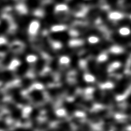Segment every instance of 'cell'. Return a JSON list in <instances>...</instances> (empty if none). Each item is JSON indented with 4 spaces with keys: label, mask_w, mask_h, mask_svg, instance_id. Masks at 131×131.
Listing matches in <instances>:
<instances>
[{
    "label": "cell",
    "mask_w": 131,
    "mask_h": 131,
    "mask_svg": "<svg viewBox=\"0 0 131 131\" xmlns=\"http://www.w3.org/2000/svg\"><path fill=\"white\" fill-rule=\"evenodd\" d=\"M40 23L37 20H33L29 24L28 31L29 34L35 35L37 34L40 28Z\"/></svg>",
    "instance_id": "6da1fadb"
},
{
    "label": "cell",
    "mask_w": 131,
    "mask_h": 131,
    "mask_svg": "<svg viewBox=\"0 0 131 131\" xmlns=\"http://www.w3.org/2000/svg\"><path fill=\"white\" fill-rule=\"evenodd\" d=\"M108 18L112 21H118L124 18V15L120 12L117 11H111L108 14Z\"/></svg>",
    "instance_id": "7a4b0ae2"
},
{
    "label": "cell",
    "mask_w": 131,
    "mask_h": 131,
    "mask_svg": "<svg viewBox=\"0 0 131 131\" xmlns=\"http://www.w3.org/2000/svg\"><path fill=\"white\" fill-rule=\"evenodd\" d=\"M11 93L15 100L19 103H25V100L24 98L22 97V95L20 94V92L18 89H14L11 91Z\"/></svg>",
    "instance_id": "3957f363"
},
{
    "label": "cell",
    "mask_w": 131,
    "mask_h": 131,
    "mask_svg": "<svg viewBox=\"0 0 131 131\" xmlns=\"http://www.w3.org/2000/svg\"><path fill=\"white\" fill-rule=\"evenodd\" d=\"M118 33L122 37H127L131 35V29L127 26H123L118 29Z\"/></svg>",
    "instance_id": "277c9868"
},
{
    "label": "cell",
    "mask_w": 131,
    "mask_h": 131,
    "mask_svg": "<svg viewBox=\"0 0 131 131\" xmlns=\"http://www.w3.org/2000/svg\"><path fill=\"white\" fill-rule=\"evenodd\" d=\"M83 40L80 39H72L69 41V45L71 47H76L83 45Z\"/></svg>",
    "instance_id": "5b68a950"
},
{
    "label": "cell",
    "mask_w": 131,
    "mask_h": 131,
    "mask_svg": "<svg viewBox=\"0 0 131 131\" xmlns=\"http://www.w3.org/2000/svg\"><path fill=\"white\" fill-rule=\"evenodd\" d=\"M9 106L10 111H11L12 114L14 118H18L20 117L21 115V113L20 111L17 108L11 105Z\"/></svg>",
    "instance_id": "8992f818"
},
{
    "label": "cell",
    "mask_w": 131,
    "mask_h": 131,
    "mask_svg": "<svg viewBox=\"0 0 131 131\" xmlns=\"http://www.w3.org/2000/svg\"><path fill=\"white\" fill-rule=\"evenodd\" d=\"M31 96L35 100L37 101H40L43 99L42 93L38 90L32 91L31 93Z\"/></svg>",
    "instance_id": "52a82bcc"
},
{
    "label": "cell",
    "mask_w": 131,
    "mask_h": 131,
    "mask_svg": "<svg viewBox=\"0 0 131 131\" xmlns=\"http://www.w3.org/2000/svg\"><path fill=\"white\" fill-rule=\"evenodd\" d=\"M100 39L99 37L95 35H91L88 37L87 41L90 45H96L100 42Z\"/></svg>",
    "instance_id": "ba28073f"
},
{
    "label": "cell",
    "mask_w": 131,
    "mask_h": 131,
    "mask_svg": "<svg viewBox=\"0 0 131 131\" xmlns=\"http://www.w3.org/2000/svg\"><path fill=\"white\" fill-rule=\"evenodd\" d=\"M12 75L9 71H4L2 73H0V80L7 81L10 80L12 78Z\"/></svg>",
    "instance_id": "9c48e42d"
},
{
    "label": "cell",
    "mask_w": 131,
    "mask_h": 131,
    "mask_svg": "<svg viewBox=\"0 0 131 131\" xmlns=\"http://www.w3.org/2000/svg\"><path fill=\"white\" fill-rule=\"evenodd\" d=\"M110 51L111 53L114 54H120L123 53L124 49L123 48L118 45H114L112 46L110 48Z\"/></svg>",
    "instance_id": "30bf717a"
},
{
    "label": "cell",
    "mask_w": 131,
    "mask_h": 131,
    "mask_svg": "<svg viewBox=\"0 0 131 131\" xmlns=\"http://www.w3.org/2000/svg\"><path fill=\"white\" fill-rule=\"evenodd\" d=\"M46 106V111H47V113L48 116L49 117V118H50L52 120L54 119L56 116L55 115L54 112V111L53 110V108L52 107V106L48 105Z\"/></svg>",
    "instance_id": "8fae6325"
},
{
    "label": "cell",
    "mask_w": 131,
    "mask_h": 131,
    "mask_svg": "<svg viewBox=\"0 0 131 131\" xmlns=\"http://www.w3.org/2000/svg\"><path fill=\"white\" fill-rule=\"evenodd\" d=\"M67 27L64 25H55L51 27V30L53 32H59L65 30Z\"/></svg>",
    "instance_id": "7c38bea8"
},
{
    "label": "cell",
    "mask_w": 131,
    "mask_h": 131,
    "mask_svg": "<svg viewBox=\"0 0 131 131\" xmlns=\"http://www.w3.org/2000/svg\"><path fill=\"white\" fill-rule=\"evenodd\" d=\"M68 9V6L64 4H60L57 5L55 7V10L56 12L66 11Z\"/></svg>",
    "instance_id": "4fadbf2b"
},
{
    "label": "cell",
    "mask_w": 131,
    "mask_h": 131,
    "mask_svg": "<svg viewBox=\"0 0 131 131\" xmlns=\"http://www.w3.org/2000/svg\"><path fill=\"white\" fill-rule=\"evenodd\" d=\"M16 9L18 11H19L22 14H26L27 13V9L25 6L23 5H19L17 6Z\"/></svg>",
    "instance_id": "5bb4252c"
},
{
    "label": "cell",
    "mask_w": 131,
    "mask_h": 131,
    "mask_svg": "<svg viewBox=\"0 0 131 131\" xmlns=\"http://www.w3.org/2000/svg\"><path fill=\"white\" fill-rule=\"evenodd\" d=\"M52 46L54 49H59L62 48V45L61 42L58 41H54L52 43Z\"/></svg>",
    "instance_id": "9a60e30c"
},
{
    "label": "cell",
    "mask_w": 131,
    "mask_h": 131,
    "mask_svg": "<svg viewBox=\"0 0 131 131\" xmlns=\"http://www.w3.org/2000/svg\"><path fill=\"white\" fill-rule=\"evenodd\" d=\"M26 59L27 62H33L37 59V57L34 55H28Z\"/></svg>",
    "instance_id": "2e32d148"
},
{
    "label": "cell",
    "mask_w": 131,
    "mask_h": 131,
    "mask_svg": "<svg viewBox=\"0 0 131 131\" xmlns=\"http://www.w3.org/2000/svg\"><path fill=\"white\" fill-rule=\"evenodd\" d=\"M107 58V56L105 54H101L98 56L97 59L100 62H103L106 60Z\"/></svg>",
    "instance_id": "e0dca14e"
},
{
    "label": "cell",
    "mask_w": 131,
    "mask_h": 131,
    "mask_svg": "<svg viewBox=\"0 0 131 131\" xmlns=\"http://www.w3.org/2000/svg\"><path fill=\"white\" fill-rule=\"evenodd\" d=\"M69 34L72 37H77L79 35V32L75 30H71L69 31Z\"/></svg>",
    "instance_id": "ac0fdd59"
},
{
    "label": "cell",
    "mask_w": 131,
    "mask_h": 131,
    "mask_svg": "<svg viewBox=\"0 0 131 131\" xmlns=\"http://www.w3.org/2000/svg\"><path fill=\"white\" fill-rule=\"evenodd\" d=\"M70 58L67 56H62L60 58V62L62 63H67L70 62Z\"/></svg>",
    "instance_id": "d6986e66"
},
{
    "label": "cell",
    "mask_w": 131,
    "mask_h": 131,
    "mask_svg": "<svg viewBox=\"0 0 131 131\" xmlns=\"http://www.w3.org/2000/svg\"><path fill=\"white\" fill-rule=\"evenodd\" d=\"M7 42V40L5 37H0V45H3L6 44Z\"/></svg>",
    "instance_id": "ffe728a7"
},
{
    "label": "cell",
    "mask_w": 131,
    "mask_h": 131,
    "mask_svg": "<svg viewBox=\"0 0 131 131\" xmlns=\"http://www.w3.org/2000/svg\"><path fill=\"white\" fill-rule=\"evenodd\" d=\"M17 131H30L29 130L26 129H22V128H20V129H17Z\"/></svg>",
    "instance_id": "44dd1931"
},
{
    "label": "cell",
    "mask_w": 131,
    "mask_h": 131,
    "mask_svg": "<svg viewBox=\"0 0 131 131\" xmlns=\"http://www.w3.org/2000/svg\"><path fill=\"white\" fill-rule=\"evenodd\" d=\"M130 17V18L131 19V15H130V17Z\"/></svg>",
    "instance_id": "7402d4cb"
}]
</instances>
